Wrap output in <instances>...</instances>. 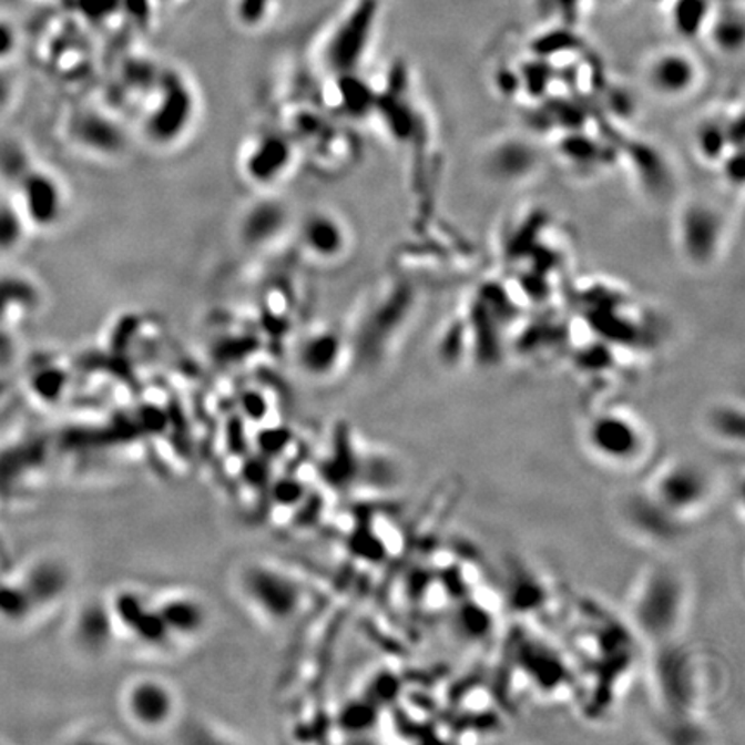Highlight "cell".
I'll use <instances>...</instances> for the list:
<instances>
[{"instance_id": "8fae6325", "label": "cell", "mask_w": 745, "mask_h": 745, "mask_svg": "<svg viewBox=\"0 0 745 745\" xmlns=\"http://www.w3.org/2000/svg\"><path fill=\"white\" fill-rule=\"evenodd\" d=\"M645 83L661 98L680 99L697 85L701 68L694 55L683 49H663L649 58Z\"/></svg>"}, {"instance_id": "9c48e42d", "label": "cell", "mask_w": 745, "mask_h": 745, "mask_svg": "<svg viewBox=\"0 0 745 745\" xmlns=\"http://www.w3.org/2000/svg\"><path fill=\"white\" fill-rule=\"evenodd\" d=\"M123 710L140 729L157 732L175 720L178 697L163 680L136 678L123 692Z\"/></svg>"}, {"instance_id": "6da1fadb", "label": "cell", "mask_w": 745, "mask_h": 745, "mask_svg": "<svg viewBox=\"0 0 745 745\" xmlns=\"http://www.w3.org/2000/svg\"><path fill=\"white\" fill-rule=\"evenodd\" d=\"M582 439L590 458L614 471L641 470L654 452L651 428L626 409H604L590 416Z\"/></svg>"}, {"instance_id": "2e32d148", "label": "cell", "mask_w": 745, "mask_h": 745, "mask_svg": "<svg viewBox=\"0 0 745 745\" xmlns=\"http://www.w3.org/2000/svg\"><path fill=\"white\" fill-rule=\"evenodd\" d=\"M341 353H344V341L340 335L335 334L334 330H319L303 340L297 361L307 375L322 377V375H330L331 369L340 361Z\"/></svg>"}, {"instance_id": "9a60e30c", "label": "cell", "mask_w": 745, "mask_h": 745, "mask_svg": "<svg viewBox=\"0 0 745 745\" xmlns=\"http://www.w3.org/2000/svg\"><path fill=\"white\" fill-rule=\"evenodd\" d=\"M722 54H737L744 45L742 4H714L704 35Z\"/></svg>"}, {"instance_id": "277c9868", "label": "cell", "mask_w": 745, "mask_h": 745, "mask_svg": "<svg viewBox=\"0 0 745 745\" xmlns=\"http://www.w3.org/2000/svg\"><path fill=\"white\" fill-rule=\"evenodd\" d=\"M151 105L144 116V135L160 147L175 145L194 124L197 98L191 83L176 71H166L152 90Z\"/></svg>"}, {"instance_id": "44dd1931", "label": "cell", "mask_w": 745, "mask_h": 745, "mask_svg": "<svg viewBox=\"0 0 745 745\" xmlns=\"http://www.w3.org/2000/svg\"><path fill=\"white\" fill-rule=\"evenodd\" d=\"M537 16L552 27L576 28L590 0H532Z\"/></svg>"}, {"instance_id": "603a6c76", "label": "cell", "mask_w": 745, "mask_h": 745, "mask_svg": "<svg viewBox=\"0 0 745 745\" xmlns=\"http://www.w3.org/2000/svg\"><path fill=\"white\" fill-rule=\"evenodd\" d=\"M18 49V33L14 27L6 20H0V64L14 55Z\"/></svg>"}, {"instance_id": "d4e9b609", "label": "cell", "mask_w": 745, "mask_h": 745, "mask_svg": "<svg viewBox=\"0 0 745 745\" xmlns=\"http://www.w3.org/2000/svg\"><path fill=\"white\" fill-rule=\"evenodd\" d=\"M616 2H620V0H590V4H602V6L616 4Z\"/></svg>"}, {"instance_id": "4fadbf2b", "label": "cell", "mask_w": 745, "mask_h": 745, "mask_svg": "<svg viewBox=\"0 0 745 745\" xmlns=\"http://www.w3.org/2000/svg\"><path fill=\"white\" fill-rule=\"evenodd\" d=\"M74 142L95 154L113 155L124 149V133L120 124L95 111H83L71 121Z\"/></svg>"}, {"instance_id": "7a4b0ae2", "label": "cell", "mask_w": 745, "mask_h": 745, "mask_svg": "<svg viewBox=\"0 0 745 745\" xmlns=\"http://www.w3.org/2000/svg\"><path fill=\"white\" fill-rule=\"evenodd\" d=\"M645 496L680 528L704 517L718 497V480L706 466L676 459L661 466L649 481Z\"/></svg>"}, {"instance_id": "ac0fdd59", "label": "cell", "mask_w": 745, "mask_h": 745, "mask_svg": "<svg viewBox=\"0 0 745 745\" xmlns=\"http://www.w3.org/2000/svg\"><path fill=\"white\" fill-rule=\"evenodd\" d=\"M670 23L680 39H701L713 12V0H666Z\"/></svg>"}, {"instance_id": "5b68a950", "label": "cell", "mask_w": 745, "mask_h": 745, "mask_svg": "<svg viewBox=\"0 0 745 745\" xmlns=\"http://www.w3.org/2000/svg\"><path fill=\"white\" fill-rule=\"evenodd\" d=\"M381 0H357L326 45V62L337 74L356 73L365 59L380 16Z\"/></svg>"}, {"instance_id": "52a82bcc", "label": "cell", "mask_w": 745, "mask_h": 745, "mask_svg": "<svg viewBox=\"0 0 745 745\" xmlns=\"http://www.w3.org/2000/svg\"><path fill=\"white\" fill-rule=\"evenodd\" d=\"M242 592L248 604L266 620L285 621L297 610L300 590L284 571L253 564L242 574Z\"/></svg>"}, {"instance_id": "e0dca14e", "label": "cell", "mask_w": 745, "mask_h": 745, "mask_svg": "<svg viewBox=\"0 0 745 745\" xmlns=\"http://www.w3.org/2000/svg\"><path fill=\"white\" fill-rule=\"evenodd\" d=\"M287 223V211L278 202L263 201L245 213L242 237L248 245H263L278 237Z\"/></svg>"}, {"instance_id": "5bb4252c", "label": "cell", "mask_w": 745, "mask_h": 745, "mask_svg": "<svg viewBox=\"0 0 745 745\" xmlns=\"http://www.w3.org/2000/svg\"><path fill=\"white\" fill-rule=\"evenodd\" d=\"M539 154L523 140H506L490 151L489 170L502 182H520L537 170Z\"/></svg>"}, {"instance_id": "ffe728a7", "label": "cell", "mask_w": 745, "mask_h": 745, "mask_svg": "<svg viewBox=\"0 0 745 745\" xmlns=\"http://www.w3.org/2000/svg\"><path fill=\"white\" fill-rule=\"evenodd\" d=\"M695 149L706 163H722L732 151L726 124L716 120L704 121L695 132Z\"/></svg>"}, {"instance_id": "7402d4cb", "label": "cell", "mask_w": 745, "mask_h": 745, "mask_svg": "<svg viewBox=\"0 0 745 745\" xmlns=\"http://www.w3.org/2000/svg\"><path fill=\"white\" fill-rule=\"evenodd\" d=\"M27 220L16 202H0V254L16 251L27 237Z\"/></svg>"}, {"instance_id": "ba28073f", "label": "cell", "mask_w": 745, "mask_h": 745, "mask_svg": "<svg viewBox=\"0 0 745 745\" xmlns=\"http://www.w3.org/2000/svg\"><path fill=\"white\" fill-rule=\"evenodd\" d=\"M725 235L722 214L706 202H691L678 217L680 247L695 266H710L718 257Z\"/></svg>"}, {"instance_id": "8992f818", "label": "cell", "mask_w": 745, "mask_h": 745, "mask_svg": "<svg viewBox=\"0 0 745 745\" xmlns=\"http://www.w3.org/2000/svg\"><path fill=\"white\" fill-rule=\"evenodd\" d=\"M14 202L30 228L51 229L67 213L68 195L52 171L30 166L18 180V198Z\"/></svg>"}, {"instance_id": "3957f363", "label": "cell", "mask_w": 745, "mask_h": 745, "mask_svg": "<svg viewBox=\"0 0 745 745\" xmlns=\"http://www.w3.org/2000/svg\"><path fill=\"white\" fill-rule=\"evenodd\" d=\"M688 610V589L676 571H649L636 583L630 599V614L642 635L663 644L672 641Z\"/></svg>"}, {"instance_id": "30bf717a", "label": "cell", "mask_w": 745, "mask_h": 745, "mask_svg": "<svg viewBox=\"0 0 745 745\" xmlns=\"http://www.w3.org/2000/svg\"><path fill=\"white\" fill-rule=\"evenodd\" d=\"M295 161L292 140L282 133L268 132L254 139L242 155V171L256 186H273L290 173Z\"/></svg>"}, {"instance_id": "7c38bea8", "label": "cell", "mask_w": 745, "mask_h": 745, "mask_svg": "<svg viewBox=\"0 0 745 745\" xmlns=\"http://www.w3.org/2000/svg\"><path fill=\"white\" fill-rule=\"evenodd\" d=\"M304 251L318 261H335L344 256L349 245L346 223L328 211H310L299 225Z\"/></svg>"}, {"instance_id": "d6986e66", "label": "cell", "mask_w": 745, "mask_h": 745, "mask_svg": "<svg viewBox=\"0 0 745 745\" xmlns=\"http://www.w3.org/2000/svg\"><path fill=\"white\" fill-rule=\"evenodd\" d=\"M707 430L713 439L722 443H738L742 446L744 439V415L741 408H735L734 404H718L707 412Z\"/></svg>"}, {"instance_id": "cb8c5ba5", "label": "cell", "mask_w": 745, "mask_h": 745, "mask_svg": "<svg viewBox=\"0 0 745 745\" xmlns=\"http://www.w3.org/2000/svg\"><path fill=\"white\" fill-rule=\"evenodd\" d=\"M12 95H14L12 78L0 67V113L11 104Z\"/></svg>"}]
</instances>
